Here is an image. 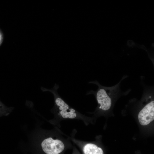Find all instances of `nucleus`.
Instances as JSON below:
<instances>
[{"mask_svg":"<svg viewBox=\"0 0 154 154\" xmlns=\"http://www.w3.org/2000/svg\"><path fill=\"white\" fill-rule=\"evenodd\" d=\"M74 129L70 138L73 143L77 145L81 150L82 154H105L103 148L96 143L80 140L74 137L76 131Z\"/></svg>","mask_w":154,"mask_h":154,"instance_id":"20e7f679","label":"nucleus"},{"mask_svg":"<svg viewBox=\"0 0 154 154\" xmlns=\"http://www.w3.org/2000/svg\"><path fill=\"white\" fill-rule=\"evenodd\" d=\"M59 86L55 84L54 87L48 89L41 87L43 92H49L54 96V104L51 111L54 118L49 121L52 124L59 128L61 127L60 122L68 119H76L82 120L86 125L90 121V118L80 113L69 105L59 96L57 92Z\"/></svg>","mask_w":154,"mask_h":154,"instance_id":"f03ea898","label":"nucleus"},{"mask_svg":"<svg viewBox=\"0 0 154 154\" xmlns=\"http://www.w3.org/2000/svg\"><path fill=\"white\" fill-rule=\"evenodd\" d=\"M1 34H0V42H1Z\"/></svg>","mask_w":154,"mask_h":154,"instance_id":"6e6552de","label":"nucleus"},{"mask_svg":"<svg viewBox=\"0 0 154 154\" xmlns=\"http://www.w3.org/2000/svg\"><path fill=\"white\" fill-rule=\"evenodd\" d=\"M13 109L12 107L6 106L0 101V117L9 115Z\"/></svg>","mask_w":154,"mask_h":154,"instance_id":"423d86ee","label":"nucleus"},{"mask_svg":"<svg viewBox=\"0 0 154 154\" xmlns=\"http://www.w3.org/2000/svg\"><path fill=\"white\" fill-rule=\"evenodd\" d=\"M89 83L96 84L98 86L96 91H90L87 94V95H88L92 93L95 95L98 104L97 110L101 112L108 110L112 106V96L115 88L102 86L97 81L91 82Z\"/></svg>","mask_w":154,"mask_h":154,"instance_id":"7ed1b4c3","label":"nucleus"},{"mask_svg":"<svg viewBox=\"0 0 154 154\" xmlns=\"http://www.w3.org/2000/svg\"><path fill=\"white\" fill-rule=\"evenodd\" d=\"M72 148L73 149L72 154H81L77 149L74 143L73 144Z\"/></svg>","mask_w":154,"mask_h":154,"instance_id":"0eeeda50","label":"nucleus"},{"mask_svg":"<svg viewBox=\"0 0 154 154\" xmlns=\"http://www.w3.org/2000/svg\"><path fill=\"white\" fill-rule=\"evenodd\" d=\"M138 118L140 124L146 125L154 119V101L152 100L147 104L138 113Z\"/></svg>","mask_w":154,"mask_h":154,"instance_id":"39448f33","label":"nucleus"},{"mask_svg":"<svg viewBox=\"0 0 154 154\" xmlns=\"http://www.w3.org/2000/svg\"><path fill=\"white\" fill-rule=\"evenodd\" d=\"M55 126L52 130H44L39 141L33 148L34 154H64L73 147L69 136Z\"/></svg>","mask_w":154,"mask_h":154,"instance_id":"f257e3e1","label":"nucleus"}]
</instances>
